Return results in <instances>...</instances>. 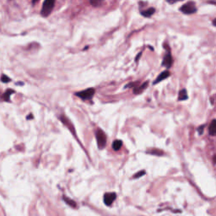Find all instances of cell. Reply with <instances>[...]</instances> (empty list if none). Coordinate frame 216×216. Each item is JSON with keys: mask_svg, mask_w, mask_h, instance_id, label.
I'll list each match as a JSON object with an SVG mask.
<instances>
[{"mask_svg": "<svg viewBox=\"0 0 216 216\" xmlns=\"http://www.w3.org/2000/svg\"><path fill=\"white\" fill-rule=\"evenodd\" d=\"M147 153L153 154V155H157V156H162V154H164L163 151L160 150L158 149H153L151 150H148Z\"/></svg>", "mask_w": 216, "mask_h": 216, "instance_id": "cell-14", "label": "cell"}, {"mask_svg": "<svg viewBox=\"0 0 216 216\" xmlns=\"http://www.w3.org/2000/svg\"><path fill=\"white\" fill-rule=\"evenodd\" d=\"M27 119H31V118H33V116H32V114H29V116L27 117Z\"/></svg>", "mask_w": 216, "mask_h": 216, "instance_id": "cell-22", "label": "cell"}, {"mask_svg": "<svg viewBox=\"0 0 216 216\" xmlns=\"http://www.w3.org/2000/svg\"><path fill=\"white\" fill-rule=\"evenodd\" d=\"M95 90L94 88H88L85 90H82V91L76 92L74 95L76 96H78L82 100L84 101H87V100H91L94 95H95Z\"/></svg>", "mask_w": 216, "mask_h": 216, "instance_id": "cell-2", "label": "cell"}, {"mask_svg": "<svg viewBox=\"0 0 216 216\" xmlns=\"http://www.w3.org/2000/svg\"><path fill=\"white\" fill-rule=\"evenodd\" d=\"M187 99H188V95H187V90H185V89L181 90L180 92H179V95H178V101L183 102V101H186Z\"/></svg>", "mask_w": 216, "mask_h": 216, "instance_id": "cell-9", "label": "cell"}, {"mask_svg": "<svg viewBox=\"0 0 216 216\" xmlns=\"http://www.w3.org/2000/svg\"><path fill=\"white\" fill-rule=\"evenodd\" d=\"M170 71H168V70L163 71V72L161 73V74H159V76L157 77V79L153 82V85H157V84H159L160 82L163 81L164 79H167V78H168V77H170Z\"/></svg>", "mask_w": 216, "mask_h": 216, "instance_id": "cell-7", "label": "cell"}, {"mask_svg": "<svg viewBox=\"0 0 216 216\" xmlns=\"http://www.w3.org/2000/svg\"><path fill=\"white\" fill-rule=\"evenodd\" d=\"M117 198V194L115 193H106L104 195V203L106 205L110 206L111 203L114 202V200Z\"/></svg>", "mask_w": 216, "mask_h": 216, "instance_id": "cell-6", "label": "cell"}, {"mask_svg": "<svg viewBox=\"0 0 216 216\" xmlns=\"http://www.w3.org/2000/svg\"><path fill=\"white\" fill-rule=\"evenodd\" d=\"M213 161H214V164H215V155H214Z\"/></svg>", "mask_w": 216, "mask_h": 216, "instance_id": "cell-23", "label": "cell"}, {"mask_svg": "<svg viewBox=\"0 0 216 216\" xmlns=\"http://www.w3.org/2000/svg\"><path fill=\"white\" fill-rule=\"evenodd\" d=\"M141 55H142V53H138L137 57H136V58H135V61H138V60L139 59V58H140V57H141Z\"/></svg>", "mask_w": 216, "mask_h": 216, "instance_id": "cell-21", "label": "cell"}, {"mask_svg": "<svg viewBox=\"0 0 216 216\" xmlns=\"http://www.w3.org/2000/svg\"><path fill=\"white\" fill-rule=\"evenodd\" d=\"M90 4H91L92 6L94 7H98V5L102 4V2H101V1H90Z\"/></svg>", "mask_w": 216, "mask_h": 216, "instance_id": "cell-19", "label": "cell"}, {"mask_svg": "<svg viewBox=\"0 0 216 216\" xmlns=\"http://www.w3.org/2000/svg\"><path fill=\"white\" fill-rule=\"evenodd\" d=\"M54 5H55V1H53V0L44 1V3L42 4V10H41V14L43 17L48 16L51 14V12L53 11Z\"/></svg>", "mask_w": 216, "mask_h": 216, "instance_id": "cell-1", "label": "cell"}, {"mask_svg": "<svg viewBox=\"0 0 216 216\" xmlns=\"http://www.w3.org/2000/svg\"><path fill=\"white\" fill-rule=\"evenodd\" d=\"M14 90H10V89H9V90H7L6 91L4 92V94L2 95V99H3L5 102H10V95H12V94H14Z\"/></svg>", "mask_w": 216, "mask_h": 216, "instance_id": "cell-11", "label": "cell"}, {"mask_svg": "<svg viewBox=\"0 0 216 216\" xmlns=\"http://www.w3.org/2000/svg\"><path fill=\"white\" fill-rule=\"evenodd\" d=\"M215 19H214V20H213V25H214V26H215Z\"/></svg>", "mask_w": 216, "mask_h": 216, "instance_id": "cell-24", "label": "cell"}, {"mask_svg": "<svg viewBox=\"0 0 216 216\" xmlns=\"http://www.w3.org/2000/svg\"><path fill=\"white\" fill-rule=\"evenodd\" d=\"M0 80H1V82H3V83H9V82L11 81V79H10V77H8L6 74H3L1 75V77H0Z\"/></svg>", "mask_w": 216, "mask_h": 216, "instance_id": "cell-16", "label": "cell"}, {"mask_svg": "<svg viewBox=\"0 0 216 216\" xmlns=\"http://www.w3.org/2000/svg\"><path fill=\"white\" fill-rule=\"evenodd\" d=\"M122 146V141L120 140V139H116L112 143V149L115 151L119 150L121 149Z\"/></svg>", "mask_w": 216, "mask_h": 216, "instance_id": "cell-12", "label": "cell"}, {"mask_svg": "<svg viewBox=\"0 0 216 216\" xmlns=\"http://www.w3.org/2000/svg\"><path fill=\"white\" fill-rule=\"evenodd\" d=\"M215 131H216V121L214 119L213 121L211 122V123L210 125V128H209V134L211 136H214L215 135Z\"/></svg>", "mask_w": 216, "mask_h": 216, "instance_id": "cell-13", "label": "cell"}, {"mask_svg": "<svg viewBox=\"0 0 216 216\" xmlns=\"http://www.w3.org/2000/svg\"><path fill=\"white\" fill-rule=\"evenodd\" d=\"M63 199H64V201H65L66 203H69V205L71 207H73V208H75L76 207V203L75 202H74V201H72V200L70 199V198H66V197H63Z\"/></svg>", "mask_w": 216, "mask_h": 216, "instance_id": "cell-15", "label": "cell"}, {"mask_svg": "<svg viewBox=\"0 0 216 216\" xmlns=\"http://www.w3.org/2000/svg\"><path fill=\"white\" fill-rule=\"evenodd\" d=\"M95 137H96L99 149H101V150L104 149L106 145V135L105 133L101 129H98L95 133Z\"/></svg>", "mask_w": 216, "mask_h": 216, "instance_id": "cell-3", "label": "cell"}, {"mask_svg": "<svg viewBox=\"0 0 216 216\" xmlns=\"http://www.w3.org/2000/svg\"><path fill=\"white\" fill-rule=\"evenodd\" d=\"M180 10L185 14H192L197 12V8L193 2H188L181 7Z\"/></svg>", "mask_w": 216, "mask_h": 216, "instance_id": "cell-4", "label": "cell"}, {"mask_svg": "<svg viewBox=\"0 0 216 216\" xmlns=\"http://www.w3.org/2000/svg\"><path fill=\"white\" fill-rule=\"evenodd\" d=\"M155 12V10L154 8H149L148 10H144V11H141L140 13L141 14L143 15L144 17H146V18H149V17H151Z\"/></svg>", "mask_w": 216, "mask_h": 216, "instance_id": "cell-10", "label": "cell"}, {"mask_svg": "<svg viewBox=\"0 0 216 216\" xmlns=\"http://www.w3.org/2000/svg\"><path fill=\"white\" fill-rule=\"evenodd\" d=\"M138 84V82H133V83H129V84H128V85H125L124 89H127V88H136L137 87V85Z\"/></svg>", "mask_w": 216, "mask_h": 216, "instance_id": "cell-17", "label": "cell"}, {"mask_svg": "<svg viewBox=\"0 0 216 216\" xmlns=\"http://www.w3.org/2000/svg\"><path fill=\"white\" fill-rule=\"evenodd\" d=\"M204 127H205V125H202V126H200L199 128H198V133L199 134V135H202L203 134Z\"/></svg>", "mask_w": 216, "mask_h": 216, "instance_id": "cell-20", "label": "cell"}, {"mask_svg": "<svg viewBox=\"0 0 216 216\" xmlns=\"http://www.w3.org/2000/svg\"><path fill=\"white\" fill-rule=\"evenodd\" d=\"M167 52L166 53V55L164 56L163 61L161 62V65L166 67V69H170L172 63H173V59H172V57H171V53L170 52V49L168 50V48L166 47Z\"/></svg>", "mask_w": 216, "mask_h": 216, "instance_id": "cell-5", "label": "cell"}, {"mask_svg": "<svg viewBox=\"0 0 216 216\" xmlns=\"http://www.w3.org/2000/svg\"><path fill=\"white\" fill-rule=\"evenodd\" d=\"M148 85H149V82L146 81V82H144V83H143V84H142L140 86H138V87H136V88H134V90H133L134 94V95L140 94L141 92H143L144 90H145V89L147 88Z\"/></svg>", "mask_w": 216, "mask_h": 216, "instance_id": "cell-8", "label": "cell"}, {"mask_svg": "<svg viewBox=\"0 0 216 216\" xmlns=\"http://www.w3.org/2000/svg\"><path fill=\"white\" fill-rule=\"evenodd\" d=\"M144 174H145V170H140V171H138V173L135 174L134 176V178H139V177H143Z\"/></svg>", "mask_w": 216, "mask_h": 216, "instance_id": "cell-18", "label": "cell"}]
</instances>
